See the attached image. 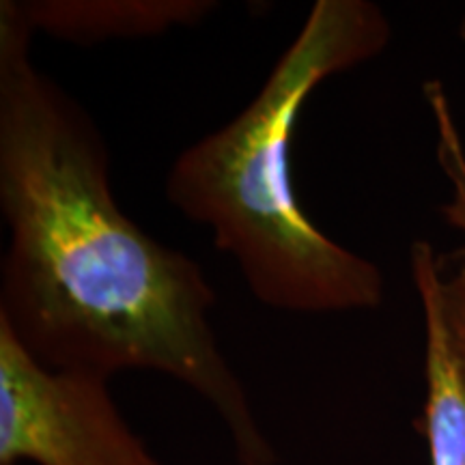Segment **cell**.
Listing matches in <instances>:
<instances>
[{"instance_id":"cell-1","label":"cell","mask_w":465,"mask_h":465,"mask_svg":"<svg viewBox=\"0 0 465 465\" xmlns=\"http://www.w3.org/2000/svg\"><path fill=\"white\" fill-rule=\"evenodd\" d=\"M17 0L0 3V323L50 369L153 371L216 410L240 465H274L212 328L201 265L121 212L95 121L33 61Z\"/></svg>"},{"instance_id":"cell-2","label":"cell","mask_w":465,"mask_h":465,"mask_svg":"<svg viewBox=\"0 0 465 465\" xmlns=\"http://www.w3.org/2000/svg\"><path fill=\"white\" fill-rule=\"evenodd\" d=\"M391 39L380 5L317 0L254 100L182 151L166 174L168 203L212 231L261 304L330 315L383 302L380 267L330 240L302 209L291 141L312 93L332 75L373 61Z\"/></svg>"},{"instance_id":"cell-3","label":"cell","mask_w":465,"mask_h":465,"mask_svg":"<svg viewBox=\"0 0 465 465\" xmlns=\"http://www.w3.org/2000/svg\"><path fill=\"white\" fill-rule=\"evenodd\" d=\"M108 380L50 369L0 323V465H160L121 416Z\"/></svg>"},{"instance_id":"cell-4","label":"cell","mask_w":465,"mask_h":465,"mask_svg":"<svg viewBox=\"0 0 465 465\" xmlns=\"http://www.w3.org/2000/svg\"><path fill=\"white\" fill-rule=\"evenodd\" d=\"M31 31L89 45L108 39L153 37L196 26L216 11L213 0H17Z\"/></svg>"},{"instance_id":"cell-5","label":"cell","mask_w":465,"mask_h":465,"mask_svg":"<svg viewBox=\"0 0 465 465\" xmlns=\"http://www.w3.org/2000/svg\"><path fill=\"white\" fill-rule=\"evenodd\" d=\"M414 276L424 312V401L422 429L431 465H465V377L446 332L444 317L427 278Z\"/></svg>"},{"instance_id":"cell-6","label":"cell","mask_w":465,"mask_h":465,"mask_svg":"<svg viewBox=\"0 0 465 465\" xmlns=\"http://www.w3.org/2000/svg\"><path fill=\"white\" fill-rule=\"evenodd\" d=\"M410 265L414 274L427 278L431 284L465 377V248L450 254H438L429 242H416L410 248Z\"/></svg>"},{"instance_id":"cell-7","label":"cell","mask_w":465,"mask_h":465,"mask_svg":"<svg viewBox=\"0 0 465 465\" xmlns=\"http://www.w3.org/2000/svg\"><path fill=\"white\" fill-rule=\"evenodd\" d=\"M455 185H457V196H455V203H452L450 207H446V213H449V218L452 223L463 226L465 229V173L463 177L459 174L455 179Z\"/></svg>"},{"instance_id":"cell-8","label":"cell","mask_w":465,"mask_h":465,"mask_svg":"<svg viewBox=\"0 0 465 465\" xmlns=\"http://www.w3.org/2000/svg\"><path fill=\"white\" fill-rule=\"evenodd\" d=\"M461 35L465 37V22H463V28H461Z\"/></svg>"}]
</instances>
